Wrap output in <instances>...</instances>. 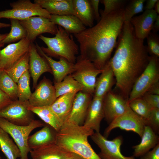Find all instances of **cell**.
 <instances>
[{"mask_svg":"<svg viewBox=\"0 0 159 159\" xmlns=\"http://www.w3.org/2000/svg\"><path fill=\"white\" fill-rule=\"evenodd\" d=\"M116 50L109 61L119 94L128 100L132 87L150 59L144 40L136 36L130 22H124L118 37Z\"/></svg>","mask_w":159,"mask_h":159,"instance_id":"obj_1","label":"cell"},{"mask_svg":"<svg viewBox=\"0 0 159 159\" xmlns=\"http://www.w3.org/2000/svg\"><path fill=\"white\" fill-rule=\"evenodd\" d=\"M124 22V8L101 17L97 24L74 34L80 44V55L102 70L110 59Z\"/></svg>","mask_w":159,"mask_h":159,"instance_id":"obj_2","label":"cell"},{"mask_svg":"<svg viewBox=\"0 0 159 159\" xmlns=\"http://www.w3.org/2000/svg\"><path fill=\"white\" fill-rule=\"evenodd\" d=\"M94 133L93 130L83 125L66 122L56 132L55 143L84 159H102L88 141V137Z\"/></svg>","mask_w":159,"mask_h":159,"instance_id":"obj_3","label":"cell"},{"mask_svg":"<svg viewBox=\"0 0 159 159\" xmlns=\"http://www.w3.org/2000/svg\"><path fill=\"white\" fill-rule=\"evenodd\" d=\"M39 38L47 46L41 47L46 54L51 57H63L69 62L74 64L76 61V55L79 52V47L74 42L72 34L58 26L57 33L53 37L40 35Z\"/></svg>","mask_w":159,"mask_h":159,"instance_id":"obj_4","label":"cell"},{"mask_svg":"<svg viewBox=\"0 0 159 159\" xmlns=\"http://www.w3.org/2000/svg\"><path fill=\"white\" fill-rule=\"evenodd\" d=\"M45 125L41 120H34L28 125H18L0 117V128L12 137L20 150L21 157L19 159H29L28 155L31 150L28 144L29 135L35 129Z\"/></svg>","mask_w":159,"mask_h":159,"instance_id":"obj_5","label":"cell"},{"mask_svg":"<svg viewBox=\"0 0 159 159\" xmlns=\"http://www.w3.org/2000/svg\"><path fill=\"white\" fill-rule=\"evenodd\" d=\"M11 9L0 11V19L7 18L22 21L39 16L50 19L51 15L37 4L30 0H19L10 3Z\"/></svg>","mask_w":159,"mask_h":159,"instance_id":"obj_6","label":"cell"},{"mask_svg":"<svg viewBox=\"0 0 159 159\" xmlns=\"http://www.w3.org/2000/svg\"><path fill=\"white\" fill-rule=\"evenodd\" d=\"M158 58L150 56L146 68L134 83L128 102L141 97L154 84L159 82Z\"/></svg>","mask_w":159,"mask_h":159,"instance_id":"obj_7","label":"cell"},{"mask_svg":"<svg viewBox=\"0 0 159 159\" xmlns=\"http://www.w3.org/2000/svg\"><path fill=\"white\" fill-rule=\"evenodd\" d=\"M102 71L97 69L94 64L80 56L77 58L74 70L71 74L74 78L83 87V91L92 95L96 77Z\"/></svg>","mask_w":159,"mask_h":159,"instance_id":"obj_8","label":"cell"},{"mask_svg":"<svg viewBox=\"0 0 159 159\" xmlns=\"http://www.w3.org/2000/svg\"><path fill=\"white\" fill-rule=\"evenodd\" d=\"M90 137L100 149L98 154L102 159H136L133 155L126 156L122 153L120 148L123 141L122 136L109 140L100 132H95Z\"/></svg>","mask_w":159,"mask_h":159,"instance_id":"obj_9","label":"cell"},{"mask_svg":"<svg viewBox=\"0 0 159 159\" xmlns=\"http://www.w3.org/2000/svg\"><path fill=\"white\" fill-rule=\"evenodd\" d=\"M145 126L143 119L129 107L125 113L109 124L105 129L103 135L107 138L112 130L118 128L127 131L133 132L141 138Z\"/></svg>","mask_w":159,"mask_h":159,"instance_id":"obj_10","label":"cell"},{"mask_svg":"<svg viewBox=\"0 0 159 159\" xmlns=\"http://www.w3.org/2000/svg\"><path fill=\"white\" fill-rule=\"evenodd\" d=\"M29 105L28 101H13L0 110V117L16 125H28L34 120L32 112L28 108Z\"/></svg>","mask_w":159,"mask_h":159,"instance_id":"obj_11","label":"cell"},{"mask_svg":"<svg viewBox=\"0 0 159 159\" xmlns=\"http://www.w3.org/2000/svg\"><path fill=\"white\" fill-rule=\"evenodd\" d=\"M20 22L26 31V38L31 43H33L37 37L43 33L55 35L57 32V25L45 17L34 16Z\"/></svg>","mask_w":159,"mask_h":159,"instance_id":"obj_12","label":"cell"},{"mask_svg":"<svg viewBox=\"0 0 159 159\" xmlns=\"http://www.w3.org/2000/svg\"><path fill=\"white\" fill-rule=\"evenodd\" d=\"M103 103L104 118L109 124L125 113L129 107L127 100L111 90L103 97Z\"/></svg>","mask_w":159,"mask_h":159,"instance_id":"obj_13","label":"cell"},{"mask_svg":"<svg viewBox=\"0 0 159 159\" xmlns=\"http://www.w3.org/2000/svg\"><path fill=\"white\" fill-rule=\"evenodd\" d=\"M31 43L25 38L0 49V69L6 70L11 67L29 52Z\"/></svg>","mask_w":159,"mask_h":159,"instance_id":"obj_14","label":"cell"},{"mask_svg":"<svg viewBox=\"0 0 159 159\" xmlns=\"http://www.w3.org/2000/svg\"><path fill=\"white\" fill-rule=\"evenodd\" d=\"M35 89V91L32 93L28 100L31 106H50L57 98L54 85L45 77Z\"/></svg>","mask_w":159,"mask_h":159,"instance_id":"obj_15","label":"cell"},{"mask_svg":"<svg viewBox=\"0 0 159 159\" xmlns=\"http://www.w3.org/2000/svg\"><path fill=\"white\" fill-rule=\"evenodd\" d=\"M29 72L33 81V88L37 85L38 79L45 72L52 74V72L46 59L38 52L35 45L31 43L29 51Z\"/></svg>","mask_w":159,"mask_h":159,"instance_id":"obj_16","label":"cell"},{"mask_svg":"<svg viewBox=\"0 0 159 159\" xmlns=\"http://www.w3.org/2000/svg\"><path fill=\"white\" fill-rule=\"evenodd\" d=\"M92 95L82 91L77 92L71 112L65 122H72L79 125H82L88 107L92 98Z\"/></svg>","mask_w":159,"mask_h":159,"instance_id":"obj_17","label":"cell"},{"mask_svg":"<svg viewBox=\"0 0 159 159\" xmlns=\"http://www.w3.org/2000/svg\"><path fill=\"white\" fill-rule=\"evenodd\" d=\"M158 15L154 9L145 10L141 14L131 19L130 22L138 38L144 40L147 38L151 32L153 24Z\"/></svg>","mask_w":159,"mask_h":159,"instance_id":"obj_18","label":"cell"},{"mask_svg":"<svg viewBox=\"0 0 159 159\" xmlns=\"http://www.w3.org/2000/svg\"><path fill=\"white\" fill-rule=\"evenodd\" d=\"M35 45L39 53L46 59L51 67L54 83L61 82L67 76L73 72L74 64L63 57L59 58L58 61H56L44 52L37 43Z\"/></svg>","mask_w":159,"mask_h":159,"instance_id":"obj_19","label":"cell"},{"mask_svg":"<svg viewBox=\"0 0 159 159\" xmlns=\"http://www.w3.org/2000/svg\"><path fill=\"white\" fill-rule=\"evenodd\" d=\"M103 99L93 97L82 125L96 132H100V123L104 117Z\"/></svg>","mask_w":159,"mask_h":159,"instance_id":"obj_20","label":"cell"},{"mask_svg":"<svg viewBox=\"0 0 159 159\" xmlns=\"http://www.w3.org/2000/svg\"><path fill=\"white\" fill-rule=\"evenodd\" d=\"M71 152L63 148L55 142L31 150V159H65Z\"/></svg>","mask_w":159,"mask_h":159,"instance_id":"obj_21","label":"cell"},{"mask_svg":"<svg viewBox=\"0 0 159 159\" xmlns=\"http://www.w3.org/2000/svg\"><path fill=\"white\" fill-rule=\"evenodd\" d=\"M114 74L108 61L102 69L99 77L96 79L93 97H103L111 90L114 84Z\"/></svg>","mask_w":159,"mask_h":159,"instance_id":"obj_22","label":"cell"},{"mask_svg":"<svg viewBox=\"0 0 159 159\" xmlns=\"http://www.w3.org/2000/svg\"><path fill=\"white\" fill-rule=\"evenodd\" d=\"M51 15H73V0H35Z\"/></svg>","mask_w":159,"mask_h":159,"instance_id":"obj_23","label":"cell"},{"mask_svg":"<svg viewBox=\"0 0 159 159\" xmlns=\"http://www.w3.org/2000/svg\"><path fill=\"white\" fill-rule=\"evenodd\" d=\"M141 138L140 143L132 147L135 157L142 156L159 143V136L149 126H145Z\"/></svg>","mask_w":159,"mask_h":159,"instance_id":"obj_24","label":"cell"},{"mask_svg":"<svg viewBox=\"0 0 159 159\" xmlns=\"http://www.w3.org/2000/svg\"><path fill=\"white\" fill-rule=\"evenodd\" d=\"M78 92H71L60 96L50 106L52 110L63 123L71 112L75 95Z\"/></svg>","mask_w":159,"mask_h":159,"instance_id":"obj_25","label":"cell"},{"mask_svg":"<svg viewBox=\"0 0 159 159\" xmlns=\"http://www.w3.org/2000/svg\"><path fill=\"white\" fill-rule=\"evenodd\" d=\"M50 19L55 24L61 26L71 34L80 33L86 29L80 21L73 15H51Z\"/></svg>","mask_w":159,"mask_h":159,"instance_id":"obj_26","label":"cell"},{"mask_svg":"<svg viewBox=\"0 0 159 159\" xmlns=\"http://www.w3.org/2000/svg\"><path fill=\"white\" fill-rule=\"evenodd\" d=\"M56 132L50 126L46 125L41 129L29 135L28 140L29 148L31 150L55 142Z\"/></svg>","mask_w":159,"mask_h":159,"instance_id":"obj_27","label":"cell"},{"mask_svg":"<svg viewBox=\"0 0 159 159\" xmlns=\"http://www.w3.org/2000/svg\"><path fill=\"white\" fill-rule=\"evenodd\" d=\"M73 15L85 26H93L94 19L92 8L88 0H73Z\"/></svg>","mask_w":159,"mask_h":159,"instance_id":"obj_28","label":"cell"},{"mask_svg":"<svg viewBox=\"0 0 159 159\" xmlns=\"http://www.w3.org/2000/svg\"><path fill=\"white\" fill-rule=\"evenodd\" d=\"M28 108L57 132L59 130L64 123L52 110L50 106L37 107L29 105Z\"/></svg>","mask_w":159,"mask_h":159,"instance_id":"obj_29","label":"cell"},{"mask_svg":"<svg viewBox=\"0 0 159 159\" xmlns=\"http://www.w3.org/2000/svg\"><path fill=\"white\" fill-rule=\"evenodd\" d=\"M0 148L7 159H17L21 157L18 146L10 138L9 135L0 128Z\"/></svg>","mask_w":159,"mask_h":159,"instance_id":"obj_30","label":"cell"},{"mask_svg":"<svg viewBox=\"0 0 159 159\" xmlns=\"http://www.w3.org/2000/svg\"><path fill=\"white\" fill-rule=\"evenodd\" d=\"M56 97L74 92L83 91L82 86L72 77L71 74L67 75L61 82L54 83Z\"/></svg>","mask_w":159,"mask_h":159,"instance_id":"obj_31","label":"cell"},{"mask_svg":"<svg viewBox=\"0 0 159 159\" xmlns=\"http://www.w3.org/2000/svg\"><path fill=\"white\" fill-rule=\"evenodd\" d=\"M11 30L6 37L1 42L2 44H10L20 41L27 36L26 31L20 21L10 19Z\"/></svg>","mask_w":159,"mask_h":159,"instance_id":"obj_32","label":"cell"},{"mask_svg":"<svg viewBox=\"0 0 159 159\" xmlns=\"http://www.w3.org/2000/svg\"><path fill=\"white\" fill-rule=\"evenodd\" d=\"M28 52L11 67L4 70L16 83L22 75L25 72L29 70V56Z\"/></svg>","mask_w":159,"mask_h":159,"instance_id":"obj_33","label":"cell"},{"mask_svg":"<svg viewBox=\"0 0 159 159\" xmlns=\"http://www.w3.org/2000/svg\"><path fill=\"white\" fill-rule=\"evenodd\" d=\"M0 89L12 100H18L17 83L4 70H0Z\"/></svg>","mask_w":159,"mask_h":159,"instance_id":"obj_34","label":"cell"},{"mask_svg":"<svg viewBox=\"0 0 159 159\" xmlns=\"http://www.w3.org/2000/svg\"><path fill=\"white\" fill-rule=\"evenodd\" d=\"M30 74L29 70L25 72L19 79L17 82L18 100L28 101L32 94L30 86Z\"/></svg>","mask_w":159,"mask_h":159,"instance_id":"obj_35","label":"cell"},{"mask_svg":"<svg viewBox=\"0 0 159 159\" xmlns=\"http://www.w3.org/2000/svg\"><path fill=\"white\" fill-rule=\"evenodd\" d=\"M128 104L131 109L144 120L148 118L152 108L142 97L134 99Z\"/></svg>","mask_w":159,"mask_h":159,"instance_id":"obj_36","label":"cell"},{"mask_svg":"<svg viewBox=\"0 0 159 159\" xmlns=\"http://www.w3.org/2000/svg\"><path fill=\"white\" fill-rule=\"evenodd\" d=\"M145 0H133L124 8V22H130L135 14L143 11Z\"/></svg>","mask_w":159,"mask_h":159,"instance_id":"obj_37","label":"cell"},{"mask_svg":"<svg viewBox=\"0 0 159 159\" xmlns=\"http://www.w3.org/2000/svg\"><path fill=\"white\" fill-rule=\"evenodd\" d=\"M100 1L104 6V10H100L101 17H102L124 8V5L126 1L123 0H102Z\"/></svg>","mask_w":159,"mask_h":159,"instance_id":"obj_38","label":"cell"},{"mask_svg":"<svg viewBox=\"0 0 159 159\" xmlns=\"http://www.w3.org/2000/svg\"><path fill=\"white\" fill-rule=\"evenodd\" d=\"M146 46L148 54L150 56L159 57V37L156 33L151 32L146 38Z\"/></svg>","mask_w":159,"mask_h":159,"instance_id":"obj_39","label":"cell"},{"mask_svg":"<svg viewBox=\"0 0 159 159\" xmlns=\"http://www.w3.org/2000/svg\"><path fill=\"white\" fill-rule=\"evenodd\" d=\"M144 121L145 126H149L156 133L159 134V108H152L149 116Z\"/></svg>","mask_w":159,"mask_h":159,"instance_id":"obj_40","label":"cell"},{"mask_svg":"<svg viewBox=\"0 0 159 159\" xmlns=\"http://www.w3.org/2000/svg\"><path fill=\"white\" fill-rule=\"evenodd\" d=\"M141 97L152 108H159V95L146 92Z\"/></svg>","mask_w":159,"mask_h":159,"instance_id":"obj_41","label":"cell"},{"mask_svg":"<svg viewBox=\"0 0 159 159\" xmlns=\"http://www.w3.org/2000/svg\"><path fill=\"white\" fill-rule=\"evenodd\" d=\"M141 159H159V143L151 151L142 156Z\"/></svg>","mask_w":159,"mask_h":159,"instance_id":"obj_42","label":"cell"},{"mask_svg":"<svg viewBox=\"0 0 159 159\" xmlns=\"http://www.w3.org/2000/svg\"><path fill=\"white\" fill-rule=\"evenodd\" d=\"M90 1L92 8L94 19L98 22L100 19V16L99 11V6L100 0H90Z\"/></svg>","mask_w":159,"mask_h":159,"instance_id":"obj_43","label":"cell"},{"mask_svg":"<svg viewBox=\"0 0 159 159\" xmlns=\"http://www.w3.org/2000/svg\"><path fill=\"white\" fill-rule=\"evenodd\" d=\"M13 101L0 89V110L10 104Z\"/></svg>","mask_w":159,"mask_h":159,"instance_id":"obj_44","label":"cell"},{"mask_svg":"<svg viewBox=\"0 0 159 159\" xmlns=\"http://www.w3.org/2000/svg\"><path fill=\"white\" fill-rule=\"evenodd\" d=\"M146 92L153 95H159V82L153 84Z\"/></svg>","mask_w":159,"mask_h":159,"instance_id":"obj_45","label":"cell"},{"mask_svg":"<svg viewBox=\"0 0 159 159\" xmlns=\"http://www.w3.org/2000/svg\"><path fill=\"white\" fill-rule=\"evenodd\" d=\"M158 0H148L146 1L144 9L145 10L154 9L155 4Z\"/></svg>","mask_w":159,"mask_h":159,"instance_id":"obj_46","label":"cell"},{"mask_svg":"<svg viewBox=\"0 0 159 159\" xmlns=\"http://www.w3.org/2000/svg\"><path fill=\"white\" fill-rule=\"evenodd\" d=\"M159 30V16L154 22L152 29V32L156 33Z\"/></svg>","mask_w":159,"mask_h":159,"instance_id":"obj_47","label":"cell"},{"mask_svg":"<svg viewBox=\"0 0 159 159\" xmlns=\"http://www.w3.org/2000/svg\"><path fill=\"white\" fill-rule=\"evenodd\" d=\"M65 159H84L79 155L71 152Z\"/></svg>","mask_w":159,"mask_h":159,"instance_id":"obj_48","label":"cell"},{"mask_svg":"<svg viewBox=\"0 0 159 159\" xmlns=\"http://www.w3.org/2000/svg\"><path fill=\"white\" fill-rule=\"evenodd\" d=\"M7 34L8 33L5 34H0V49H1V47H3L4 45V44H1V42L6 37Z\"/></svg>","mask_w":159,"mask_h":159,"instance_id":"obj_49","label":"cell"},{"mask_svg":"<svg viewBox=\"0 0 159 159\" xmlns=\"http://www.w3.org/2000/svg\"><path fill=\"white\" fill-rule=\"evenodd\" d=\"M155 9H154L156 12L158 14H159V0H158L156 2L154 8Z\"/></svg>","mask_w":159,"mask_h":159,"instance_id":"obj_50","label":"cell"},{"mask_svg":"<svg viewBox=\"0 0 159 159\" xmlns=\"http://www.w3.org/2000/svg\"><path fill=\"white\" fill-rule=\"evenodd\" d=\"M10 26V24L0 22V29L7 28Z\"/></svg>","mask_w":159,"mask_h":159,"instance_id":"obj_51","label":"cell"},{"mask_svg":"<svg viewBox=\"0 0 159 159\" xmlns=\"http://www.w3.org/2000/svg\"><path fill=\"white\" fill-rule=\"evenodd\" d=\"M1 159V157L0 156V159Z\"/></svg>","mask_w":159,"mask_h":159,"instance_id":"obj_52","label":"cell"},{"mask_svg":"<svg viewBox=\"0 0 159 159\" xmlns=\"http://www.w3.org/2000/svg\"><path fill=\"white\" fill-rule=\"evenodd\" d=\"M0 70H1V69H0Z\"/></svg>","mask_w":159,"mask_h":159,"instance_id":"obj_53","label":"cell"},{"mask_svg":"<svg viewBox=\"0 0 159 159\" xmlns=\"http://www.w3.org/2000/svg\"></svg>","mask_w":159,"mask_h":159,"instance_id":"obj_54","label":"cell"}]
</instances>
